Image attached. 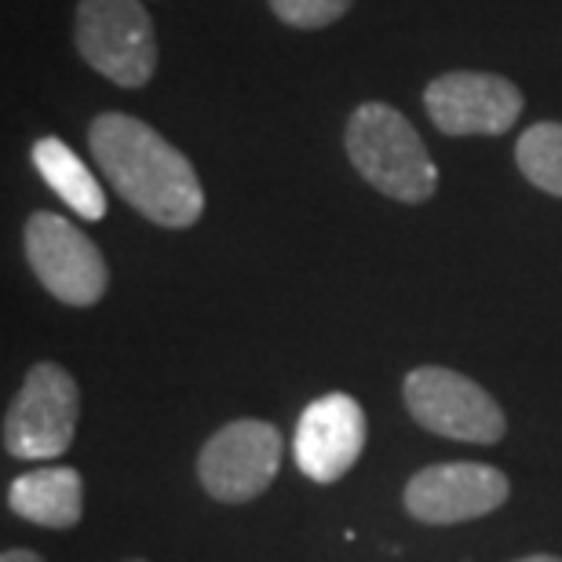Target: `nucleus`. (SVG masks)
<instances>
[{
    "mask_svg": "<svg viewBox=\"0 0 562 562\" xmlns=\"http://www.w3.org/2000/svg\"><path fill=\"white\" fill-rule=\"evenodd\" d=\"M88 146L117 194L157 227L187 231L201 220L205 190L194 165L146 121L99 114L88 128Z\"/></svg>",
    "mask_w": 562,
    "mask_h": 562,
    "instance_id": "f257e3e1",
    "label": "nucleus"
},
{
    "mask_svg": "<svg viewBox=\"0 0 562 562\" xmlns=\"http://www.w3.org/2000/svg\"><path fill=\"white\" fill-rule=\"evenodd\" d=\"M355 172L380 194L402 205H424L438 190V168L427 154L420 132L387 103H362L344 132Z\"/></svg>",
    "mask_w": 562,
    "mask_h": 562,
    "instance_id": "f03ea898",
    "label": "nucleus"
},
{
    "mask_svg": "<svg viewBox=\"0 0 562 562\" xmlns=\"http://www.w3.org/2000/svg\"><path fill=\"white\" fill-rule=\"evenodd\" d=\"M74 41L81 59L121 88H143L157 70V33L143 0H81Z\"/></svg>",
    "mask_w": 562,
    "mask_h": 562,
    "instance_id": "7ed1b4c3",
    "label": "nucleus"
},
{
    "mask_svg": "<svg viewBox=\"0 0 562 562\" xmlns=\"http://www.w3.org/2000/svg\"><path fill=\"white\" fill-rule=\"evenodd\" d=\"M402 398L424 431L471 446H497L508 420L486 387L457 369L420 366L402 384Z\"/></svg>",
    "mask_w": 562,
    "mask_h": 562,
    "instance_id": "20e7f679",
    "label": "nucleus"
},
{
    "mask_svg": "<svg viewBox=\"0 0 562 562\" xmlns=\"http://www.w3.org/2000/svg\"><path fill=\"white\" fill-rule=\"evenodd\" d=\"M77 380L59 362H37L4 413V449L19 460H55L77 431Z\"/></svg>",
    "mask_w": 562,
    "mask_h": 562,
    "instance_id": "39448f33",
    "label": "nucleus"
},
{
    "mask_svg": "<svg viewBox=\"0 0 562 562\" xmlns=\"http://www.w3.org/2000/svg\"><path fill=\"white\" fill-rule=\"evenodd\" d=\"M26 260L33 274L55 300L70 307H92L103 300L110 285V271L95 241L74 227L59 212H33L22 231Z\"/></svg>",
    "mask_w": 562,
    "mask_h": 562,
    "instance_id": "423d86ee",
    "label": "nucleus"
},
{
    "mask_svg": "<svg viewBox=\"0 0 562 562\" xmlns=\"http://www.w3.org/2000/svg\"><path fill=\"white\" fill-rule=\"evenodd\" d=\"M281 464V435L267 420H231L201 446L198 479L212 501L245 504L274 482Z\"/></svg>",
    "mask_w": 562,
    "mask_h": 562,
    "instance_id": "0eeeda50",
    "label": "nucleus"
},
{
    "mask_svg": "<svg viewBox=\"0 0 562 562\" xmlns=\"http://www.w3.org/2000/svg\"><path fill=\"white\" fill-rule=\"evenodd\" d=\"M424 106L446 136H504L519 121L526 99L508 77L453 70L424 88Z\"/></svg>",
    "mask_w": 562,
    "mask_h": 562,
    "instance_id": "6e6552de",
    "label": "nucleus"
},
{
    "mask_svg": "<svg viewBox=\"0 0 562 562\" xmlns=\"http://www.w3.org/2000/svg\"><path fill=\"white\" fill-rule=\"evenodd\" d=\"M512 493V482L504 471L490 464H471V460H453V464H431L417 471L406 482V512L424 526H457L482 519L497 512Z\"/></svg>",
    "mask_w": 562,
    "mask_h": 562,
    "instance_id": "1a4fd4ad",
    "label": "nucleus"
},
{
    "mask_svg": "<svg viewBox=\"0 0 562 562\" xmlns=\"http://www.w3.org/2000/svg\"><path fill=\"white\" fill-rule=\"evenodd\" d=\"M366 409L358 398L333 391V395L314 398L307 409L300 413L296 435H292V457L296 468L311 482H340L347 471L358 464L366 449Z\"/></svg>",
    "mask_w": 562,
    "mask_h": 562,
    "instance_id": "9d476101",
    "label": "nucleus"
},
{
    "mask_svg": "<svg viewBox=\"0 0 562 562\" xmlns=\"http://www.w3.org/2000/svg\"><path fill=\"white\" fill-rule=\"evenodd\" d=\"M81 475L74 468H41L26 471L8 486V508L33 526L48 530H74L85 512Z\"/></svg>",
    "mask_w": 562,
    "mask_h": 562,
    "instance_id": "9b49d317",
    "label": "nucleus"
},
{
    "mask_svg": "<svg viewBox=\"0 0 562 562\" xmlns=\"http://www.w3.org/2000/svg\"><path fill=\"white\" fill-rule=\"evenodd\" d=\"M33 165H37V172L44 176V183H48L81 220L99 223L106 216V198H103L99 179L59 136H41L33 143Z\"/></svg>",
    "mask_w": 562,
    "mask_h": 562,
    "instance_id": "f8f14e48",
    "label": "nucleus"
},
{
    "mask_svg": "<svg viewBox=\"0 0 562 562\" xmlns=\"http://www.w3.org/2000/svg\"><path fill=\"white\" fill-rule=\"evenodd\" d=\"M515 165L537 190L562 198V121L526 128L515 143Z\"/></svg>",
    "mask_w": 562,
    "mask_h": 562,
    "instance_id": "ddd939ff",
    "label": "nucleus"
},
{
    "mask_svg": "<svg viewBox=\"0 0 562 562\" xmlns=\"http://www.w3.org/2000/svg\"><path fill=\"white\" fill-rule=\"evenodd\" d=\"M267 4L292 30H325L344 19L355 0H267Z\"/></svg>",
    "mask_w": 562,
    "mask_h": 562,
    "instance_id": "4468645a",
    "label": "nucleus"
},
{
    "mask_svg": "<svg viewBox=\"0 0 562 562\" xmlns=\"http://www.w3.org/2000/svg\"><path fill=\"white\" fill-rule=\"evenodd\" d=\"M0 562H44L37 552H30V548H11V552L0 555Z\"/></svg>",
    "mask_w": 562,
    "mask_h": 562,
    "instance_id": "2eb2a0df",
    "label": "nucleus"
},
{
    "mask_svg": "<svg viewBox=\"0 0 562 562\" xmlns=\"http://www.w3.org/2000/svg\"><path fill=\"white\" fill-rule=\"evenodd\" d=\"M515 562H562V559H559V555H544V552H541V555H526V559H515Z\"/></svg>",
    "mask_w": 562,
    "mask_h": 562,
    "instance_id": "dca6fc26",
    "label": "nucleus"
},
{
    "mask_svg": "<svg viewBox=\"0 0 562 562\" xmlns=\"http://www.w3.org/2000/svg\"><path fill=\"white\" fill-rule=\"evenodd\" d=\"M128 562H146V559H128Z\"/></svg>",
    "mask_w": 562,
    "mask_h": 562,
    "instance_id": "f3484780",
    "label": "nucleus"
}]
</instances>
